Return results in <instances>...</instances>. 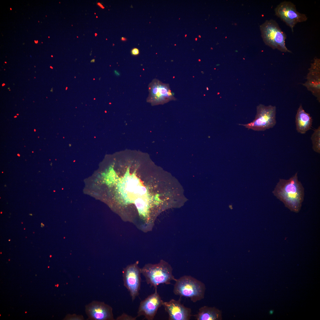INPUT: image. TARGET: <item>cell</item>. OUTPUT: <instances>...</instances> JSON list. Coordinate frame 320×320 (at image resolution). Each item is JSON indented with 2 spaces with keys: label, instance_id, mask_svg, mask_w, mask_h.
Here are the masks:
<instances>
[{
  "label": "cell",
  "instance_id": "obj_1",
  "mask_svg": "<svg viewBox=\"0 0 320 320\" xmlns=\"http://www.w3.org/2000/svg\"><path fill=\"white\" fill-rule=\"evenodd\" d=\"M290 210L297 213L304 197V189L298 178L297 173L289 179H280L272 192Z\"/></svg>",
  "mask_w": 320,
  "mask_h": 320
},
{
  "label": "cell",
  "instance_id": "obj_2",
  "mask_svg": "<svg viewBox=\"0 0 320 320\" xmlns=\"http://www.w3.org/2000/svg\"><path fill=\"white\" fill-rule=\"evenodd\" d=\"M141 271L147 284L155 289L160 284H170L172 281L177 279L173 274L171 265L163 260L157 263L146 264Z\"/></svg>",
  "mask_w": 320,
  "mask_h": 320
},
{
  "label": "cell",
  "instance_id": "obj_3",
  "mask_svg": "<svg viewBox=\"0 0 320 320\" xmlns=\"http://www.w3.org/2000/svg\"><path fill=\"white\" fill-rule=\"evenodd\" d=\"M175 281L173 292L175 295L189 298L193 303L204 298L206 287L201 281L191 276L185 275Z\"/></svg>",
  "mask_w": 320,
  "mask_h": 320
},
{
  "label": "cell",
  "instance_id": "obj_4",
  "mask_svg": "<svg viewBox=\"0 0 320 320\" xmlns=\"http://www.w3.org/2000/svg\"><path fill=\"white\" fill-rule=\"evenodd\" d=\"M260 28L261 37L266 45L282 52H291L285 45L286 35L275 20H266Z\"/></svg>",
  "mask_w": 320,
  "mask_h": 320
},
{
  "label": "cell",
  "instance_id": "obj_5",
  "mask_svg": "<svg viewBox=\"0 0 320 320\" xmlns=\"http://www.w3.org/2000/svg\"><path fill=\"white\" fill-rule=\"evenodd\" d=\"M256 114L251 122L240 124L248 129L255 131H264L273 128L276 124V107L271 105L268 106L260 104L256 108Z\"/></svg>",
  "mask_w": 320,
  "mask_h": 320
},
{
  "label": "cell",
  "instance_id": "obj_6",
  "mask_svg": "<svg viewBox=\"0 0 320 320\" xmlns=\"http://www.w3.org/2000/svg\"><path fill=\"white\" fill-rule=\"evenodd\" d=\"M147 101L153 105L163 104L176 100L169 84L154 79L148 86Z\"/></svg>",
  "mask_w": 320,
  "mask_h": 320
},
{
  "label": "cell",
  "instance_id": "obj_7",
  "mask_svg": "<svg viewBox=\"0 0 320 320\" xmlns=\"http://www.w3.org/2000/svg\"><path fill=\"white\" fill-rule=\"evenodd\" d=\"M274 11L275 15L289 27L293 33L297 23L308 19L306 15L297 11L295 5L290 1L281 2L275 8Z\"/></svg>",
  "mask_w": 320,
  "mask_h": 320
},
{
  "label": "cell",
  "instance_id": "obj_8",
  "mask_svg": "<svg viewBox=\"0 0 320 320\" xmlns=\"http://www.w3.org/2000/svg\"><path fill=\"white\" fill-rule=\"evenodd\" d=\"M139 263L137 261L127 265L122 271L124 285L129 292L132 301L138 295L140 289L141 273Z\"/></svg>",
  "mask_w": 320,
  "mask_h": 320
},
{
  "label": "cell",
  "instance_id": "obj_9",
  "mask_svg": "<svg viewBox=\"0 0 320 320\" xmlns=\"http://www.w3.org/2000/svg\"><path fill=\"white\" fill-rule=\"evenodd\" d=\"M162 300L157 289L154 292L142 300L137 312V317L143 316L148 320L154 319L159 308L162 306Z\"/></svg>",
  "mask_w": 320,
  "mask_h": 320
},
{
  "label": "cell",
  "instance_id": "obj_10",
  "mask_svg": "<svg viewBox=\"0 0 320 320\" xmlns=\"http://www.w3.org/2000/svg\"><path fill=\"white\" fill-rule=\"evenodd\" d=\"M303 85L320 102V59L316 57L308 69L306 81Z\"/></svg>",
  "mask_w": 320,
  "mask_h": 320
},
{
  "label": "cell",
  "instance_id": "obj_11",
  "mask_svg": "<svg viewBox=\"0 0 320 320\" xmlns=\"http://www.w3.org/2000/svg\"><path fill=\"white\" fill-rule=\"evenodd\" d=\"M181 298L163 302L162 306L168 315L169 320H189L192 316L191 309L181 303Z\"/></svg>",
  "mask_w": 320,
  "mask_h": 320
},
{
  "label": "cell",
  "instance_id": "obj_12",
  "mask_svg": "<svg viewBox=\"0 0 320 320\" xmlns=\"http://www.w3.org/2000/svg\"><path fill=\"white\" fill-rule=\"evenodd\" d=\"M112 308L104 302L94 301L87 305L85 311L89 319L94 320H114Z\"/></svg>",
  "mask_w": 320,
  "mask_h": 320
},
{
  "label": "cell",
  "instance_id": "obj_13",
  "mask_svg": "<svg viewBox=\"0 0 320 320\" xmlns=\"http://www.w3.org/2000/svg\"><path fill=\"white\" fill-rule=\"evenodd\" d=\"M295 119L296 129L298 133L305 134L311 129L313 119L304 110L301 104L298 108Z\"/></svg>",
  "mask_w": 320,
  "mask_h": 320
},
{
  "label": "cell",
  "instance_id": "obj_14",
  "mask_svg": "<svg viewBox=\"0 0 320 320\" xmlns=\"http://www.w3.org/2000/svg\"><path fill=\"white\" fill-rule=\"evenodd\" d=\"M197 320H221V311L215 307L204 306L200 308L197 313L192 315Z\"/></svg>",
  "mask_w": 320,
  "mask_h": 320
},
{
  "label": "cell",
  "instance_id": "obj_15",
  "mask_svg": "<svg viewBox=\"0 0 320 320\" xmlns=\"http://www.w3.org/2000/svg\"><path fill=\"white\" fill-rule=\"evenodd\" d=\"M312 148L316 153H320V126L314 131L311 137Z\"/></svg>",
  "mask_w": 320,
  "mask_h": 320
},
{
  "label": "cell",
  "instance_id": "obj_16",
  "mask_svg": "<svg viewBox=\"0 0 320 320\" xmlns=\"http://www.w3.org/2000/svg\"><path fill=\"white\" fill-rule=\"evenodd\" d=\"M137 317H133L132 316H130L128 314H127L125 313H123L120 316H118L116 319V320H136Z\"/></svg>",
  "mask_w": 320,
  "mask_h": 320
},
{
  "label": "cell",
  "instance_id": "obj_17",
  "mask_svg": "<svg viewBox=\"0 0 320 320\" xmlns=\"http://www.w3.org/2000/svg\"><path fill=\"white\" fill-rule=\"evenodd\" d=\"M68 319L69 320H83L84 319L82 316L75 314L70 315Z\"/></svg>",
  "mask_w": 320,
  "mask_h": 320
},
{
  "label": "cell",
  "instance_id": "obj_18",
  "mask_svg": "<svg viewBox=\"0 0 320 320\" xmlns=\"http://www.w3.org/2000/svg\"><path fill=\"white\" fill-rule=\"evenodd\" d=\"M146 189L145 187L143 186L138 187L136 188V192L140 194H144L146 192Z\"/></svg>",
  "mask_w": 320,
  "mask_h": 320
},
{
  "label": "cell",
  "instance_id": "obj_19",
  "mask_svg": "<svg viewBox=\"0 0 320 320\" xmlns=\"http://www.w3.org/2000/svg\"><path fill=\"white\" fill-rule=\"evenodd\" d=\"M131 53L133 55H137L139 54V50L137 48H133L131 51Z\"/></svg>",
  "mask_w": 320,
  "mask_h": 320
},
{
  "label": "cell",
  "instance_id": "obj_20",
  "mask_svg": "<svg viewBox=\"0 0 320 320\" xmlns=\"http://www.w3.org/2000/svg\"><path fill=\"white\" fill-rule=\"evenodd\" d=\"M114 73L115 75L117 76H119L120 75L119 73L116 70L114 71Z\"/></svg>",
  "mask_w": 320,
  "mask_h": 320
},
{
  "label": "cell",
  "instance_id": "obj_21",
  "mask_svg": "<svg viewBox=\"0 0 320 320\" xmlns=\"http://www.w3.org/2000/svg\"><path fill=\"white\" fill-rule=\"evenodd\" d=\"M121 40L122 41H126V39L125 37H122L121 38Z\"/></svg>",
  "mask_w": 320,
  "mask_h": 320
},
{
  "label": "cell",
  "instance_id": "obj_22",
  "mask_svg": "<svg viewBox=\"0 0 320 320\" xmlns=\"http://www.w3.org/2000/svg\"><path fill=\"white\" fill-rule=\"evenodd\" d=\"M98 5L100 6V7H101V8H103H103H104V7H103V5H101V4H100V3H98Z\"/></svg>",
  "mask_w": 320,
  "mask_h": 320
},
{
  "label": "cell",
  "instance_id": "obj_23",
  "mask_svg": "<svg viewBox=\"0 0 320 320\" xmlns=\"http://www.w3.org/2000/svg\"><path fill=\"white\" fill-rule=\"evenodd\" d=\"M95 62V59H92L90 61L91 63H94Z\"/></svg>",
  "mask_w": 320,
  "mask_h": 320
},
{
  "label": "cell",
  "instance_id": "obj_24",
  "mask_svg": "<svg viewBox=\"0 0 320 320\" xmlns=\"http://www.w3.org/2000/svg\"><path fill=\"white\" fill-rule=\"evenodd\" d=\"M273 311H271L270 312V313H271V314H272V313H273Z\"/></svg>",
  "mask_w": 320,
  "mask_h": 320
},
{
  "label": "cell",
  "instance_id": "obj_25",
  "mask_svg": "<svg viewBox=\"0 0 320 320\" xmlns=\"http://www.w3.org/2000/svg\"><path fill=\"white\" fill-rule=\"evenodd\" d=\"M5 63H7V62H5Z\"/></svg>",
  "mask_w": 320,
  "mask_h": 320
}]
</instances>
